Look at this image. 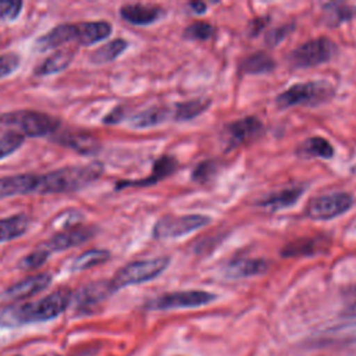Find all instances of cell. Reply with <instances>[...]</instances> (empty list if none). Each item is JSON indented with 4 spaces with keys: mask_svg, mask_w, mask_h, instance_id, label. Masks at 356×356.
<instances>
[{
    "mask_svg": "<svg viewBox=\"0 0 356 356\" xmlns=\"http://www.w3.org/2000/svg\"><path fill=\"white\" fill-rule=\"evenodd\" d=\"M49 250L46 248H43L42 245L29 252L26 256H24L19 261H18V267L19 268H24V270H35V268H39L40 266H43L47 259H49Z\"/></svg>",
    "mask_w": 356,
    "mask_h": 356,
    "instance_id": "cell-33",
    "label": "cell"
},
{
    "mask_svg": "<svg viewBox=\"0 0 356 356\" xmlns=\"http://www.w3.org/2000/svg\"><path fill=\"white\" fill-rule=\"evenodd\" d=\"M261 131H263L261 121L253 115H249L227 124L224 127L222 136H224L227 149L231 150L239 145L253 140L261 134Z\"/></svg>",
    "mask_w": 356,
    "mask_h": 356,
    "instance_id": "cell-10",
    "label": "cell"
},
{
    "mask_svg": "<svg viewBox=\"0 0 356 356\" xmlns=\"http://www.w3.org/2000/svg\"><path fill=\"white\" fill-rule=\"evenodd\" d=\"M210 222V217L203 214L164 216L157 220L153 227L156 239H178L195 232Z\"/></svg>",
    "mask_w": 356,
    "mask_h": 356,
    "instance_id": "cell-9",
    "label": "cell"
},
{
    "mask_svg": "<svg viewBox=\"0 0 356 356\" xmlns=\"http://www.w3.org/2000/svg\"><path fill=\"white\" fill-rule=\"evenodd\" d=\"M171 259L168 256H159L153 259L131 261L124 267H121L110 280L111 288L115 292L129 285H138V284L152 281L165 271Z\"/></svg>",
    "mask_w": 356,
    "mask_h": 356,
    "instance_id": "cell-4",
    "label": "cell"
},
{
    "mask_svg": "<svg viewBox=\"0 0 356 356\" xmlns=\"http://www.w3.org/2000/svg\"><path fill=\"white\" fill-rule=\"evenodd\" d=\"M334 93H335L334 86L325 81L300 82L281 92L275 99V104L281 110L296 107V106L316 107L330 102Z\"/></svg>",
    "mask_w": 356,
    "mask_h": 356,
    "instance_id": "cell-3",
    "label": "cell"
},
{
    "mask_svg": "<svg viewBox=\"0 0 356 356\" xmlns=\"http://www.w3.org/2000/svg\"><path fill=\"white\" fill-rule=\"evenodd\" d=\"M24 142V136L17 132H8L0 138V160L17 152Z\"/></svg>",
    "mask_w": 356,
    "mask_h": 356,
    "instance_id": "cell-34",
    "label": "cell"
},
{
    "mask_svg": "<svg viewBox=\"0 0 356 356\" xmlns=\"http://www.w3.org/2000/svg\"><path fill=\"white\" fill-rule=\"evenodd\" d=\"M95 235V228L92 227H78L72 229H67L64 232L53 235L46 243L42 246L46 248L49 252H61L70 248H74L79 243L86 242Z\"/></svg>",
    "mask_w": 356,
    "mask_h": 356,
    "instance_id": "cell-13",
    "label": "cell"
},
{
    "mask_svg": "<svg viewBox=\"0 0 356 356\" xmlns=\"http://www.w3.org/2000/svg\"><path fill=\"white\" fill-rule=\"evenodd\" d=\"M211 102L206 97H197L191 99L186 102L177 103L174 107V120L175 121H191L200 114H203L209 107Z\"/></svg>",
    "mask_w": 356,
    "mask_h": 356,
    "instance_id": "cell-27",
    "label": "cell"
},
{
    "mask_svg": "<svg viewBox=\"0 0 356 356\" xmlns=\"http://www.w3.org/2000/svg\"><path fill=\"white\" fill-rule=\"evenodd\" d=\"M355 15V8L342 3H330L324 7V18L328 26H338L345 21L352 19Z\"/></svg>",
    "mask_w": 356,
    "mask_h": 356,
    "instance_id": "cell-31",
    "label": "cell"
},
{
    "mask_svg": "<svg viewBox=\"0 0 356 356\" xmlns=\"http://www.w3.org/2000/svg\"><path fill=\"white\" fill-rule=\"evenodd\" d=\"M14 356H19V355H14Z\"/></svg>",
    "mask_w": 356,
    "mask_h": 356,
    "instance_id": "cell-45",
    "label": "cell"
},
{
    "mask_svg": "<svg viewBox=\"0 0 356 356\" xmlns=\"http://www.w3.org/2000/svg\"><path fill=\"white\" fill-rule=\"evenodd\" d=\"M71 300L72 292L67 288H61L39 300L10 306L0 313V325L14 328L53 320L68 307Z\"/></svg>",
    "mask_w": 356,
    "mask_h": 356,
    "instance_id": "cell-1",
    "label": "cell"
},
{
    "mask_svg": "<svg viewBox=\"0 0 356 356\" xmlns=\"http://www.w3.org/2000/svg\"><path fill=\"white\" fill-rule=\"evenodd\" d=\"M217 171V164L213 160H204L202 163H199L193 171H192V179L195 182H200L204 184L209 179H211V177L216 174Z\"/></svg>",
    "mask_w": 356,
    "mask_h": 356,
    "instance_id": "cell-35",
    "label": "cell"
},
{
    "mask_svg": "<svg viewBox=\"0 0 356 356\" xmlns=\"http://www.w3.org/2000/svg\"><path fill=\"white\" fill-rule=\"evenodd\" d=\"M122 115H124L122 108L117 107L108 115H106L103 121H104V124H117V122H120L122 120Z\"/></svg>",
    "mask_w": 356,
    "mask_h": 356,
    "instance_id": "cell-39",
    "label": "cell"
},
{
    "mask_svg": "<svg viewBox=\"0 0 356 356\" xmlns=\"http://www.w3.org/2000/svg\"><path fill=\"white\" fill-rule=\"evenodd\" d=\"M178 164L177 160L171 156H161L159 157L154 164H153V170L152 174L147 175L143 179H138V181H121L115 185L117 189H122L125 186H149V185H154L156 182L164 179L165 177L171 175L175 170H177Z\"/></svg>",
    "mask_w": 356,
    "mask_h": 356,
    "instance_id": "cell-16",
    "label": "cell"
},
{
    "mask_svg": "<svg viewBox=\"0 0 356 356\" xmlns=\"http://www.w3.org/2000/svg\"><path fill=\"white\" fill-rule=\"evenodd\" d=\"M264 25H266V19H263V18H259V19L252 21V22L249 24V28H250V33H252V36L257 35V33L264 28Z\"/></svg>",
    "mask_w": 356,
    "mask_h": 356,
    "instance_id": "cell-40",
    "label": "cell"
},
{
    "mask_svg": "<svg viewBox=\"0 0 356 356\" xmlns=\"http://www.w3.org/2000/svg\"><path fill=\"white\" fill-rule=\"evenodd\" d=\"M128 47V42L124 39H114L100 47H97L90 54V61L93 64H106L114 61L120 54H122Z\"/></svg>",
    "mask_w": 356,
    "mask_h": 356,
    "instance_id": "cell-29",
    "label": "cell"
},
{
    "mask_svg": "<svg viewBox=\"0 0 356 356\" xmlns=\"http://www.w3.org/2000/svg\"><path fill=\"white\" fill-rule=\"evenodd\" d=\"M268 270V263L263 259H239L231 261L224 268L227 278H248L261 275Z\"/></svg>",
    "mask_w": 356,
    "mask_h": 356,
    "instance_id": "cell-19",
    "label": "cell"
},
{
    "mask_svg": "<svg viewBox=\"0 0 356 356\" xmlns=\"http://www.w3.org/2000/svg\"><path fill=\"white\" fill-rule=\"evenodd\" d=\"M22 8L21 1H10V0H0V21H11L15 19Z\"/></svg>",
    "mask_w": 356,
    "mask_h": 356,
    "instance_id": "cell-37",
    "label": "cell"
},
{
    "mask_svg": "<svg viewBox=\"0 0 356 356\" xmlns=\"http://www.w3.org/2000/svg\"><path fill=\"white\" fill-rule=\"evenodd\" d=\"M51 284V275L49 273H40L31 277H26L13 285H10L4 293L3 298L7 300H19L29 298L32 295L39 293L40 291L46 289Z\"/></svg>",
    "mask_w": 356,
    "mask_h": 356,
    "instance_id": "cell-11",
    "label": "cell"
},
{
    "mask_svg": "<svg viewBox=\"0 0 356 356\" xmlns=\"http://www.w3.org/2000/svg\"><path fill=\"white\" fill-rule=\"evenodd\" d=\"M103 172L100 161H92L82 165L63 167L43 175H38L36 193H67L85 188L96 181Z\"/></svg>",
    "mask_w": 356,
    "mask_h": 356,
    "instance_id": "cell-2",
    "label": "cell"
},
{
    "mask_svg": "<svg viewBox=\"0 0 356 356\" xmlns=\"http://www.w3.org/2000/svg\"><path fill=\"white\" fill-rule=\"evenodd\" d=\"M0 124L10 127L22 136H44L56 132L60 122L54 117L31 110H18L0 115ZM14 131V132H15Z\"/></svg>",
    "mask_w": 356,
    "mask_h": 356,
    "instance_id": "cell-5",
    "label": "cell"
},
{
    "mask_svg": "<svg viewBox=\"0 0 356 356\" xmlns=\"http://www.w3.org/2000/svg\"><path fill=\"white\" fill-rule=\"evenodd\" d=\"M217 299L216 293L202 289L174 291L159 295L146 302L145 309L152 312L179 310V309H195L213 303Z\"/></svg>",
    "mask_w": 356,
    "mask_h": 356,
    "instance_id": "cell-6",
    "label": "cell"
},
{
    "mask_svg": "<svg viewBox=\"0 0 356 356\" xmlns=\"http://www.w3.org/2000/svg\"><path fill=\"white\" fill-rule=\"evenodd\" d=\"M38 175L35 174H18L0 178V199L17 195L36 193Z\"/></svg>",
    "mask_w": 356,
    "mask_h": 356,
    "instance_id": "cell-15",
    "label": "cell"
},
{
    "mask_svg": "<svg viewBox=\"0 0 356 356\" xmlns=\"http://www.w3.org/2000/svg\"><path fill=\"white\" fill-rule=\"evenodd\" d=\"M68 42H78V24H60L36 40L40 51L56 49Z\"/></svg>",
    "mask_w": 356,
    "mask_h": 356,
    "instance_id": "cell-14",
    "label": "cell"
},
{
    "mask_svg": "<svg viewBox=\"0 0 356 356\" xmlns=\"http://www.w3.org/2000/svg\"><path fill=\"white\" fill-rule=\"evenodd\" d=\"M19 65V57L15 53H6L0 56V78L14 72Z\"/></svg>",
    "mask_w": 356,
    "mask_h": 356,
    "instance_id": "cell-38",
    "label": "cell"
},
{
    "mask_svg": "<svg viewBox=\"0 0 356 356\" xmlns=\"http://www.w3.org/2000/svg\"><path fill=\"white\" fill-rule=\"evenodd\" d=\"M163 14V10L154 6L145 4H125L120 8V15L124 21L132 25H150L156 22Z\"/></svg>",
    "mask_w": 356,
    "mask_h": 356,
    "instance_id": "cell-17",
    "label": "cell"
},
{
    "mask_svg": "<svg viewBox=\"0 0 356 356\" xmlns=\"http://www.w3.org/2000/svg\"><path fill=\"white\" fill-rule=\"evenodd\" d=\"M110 281H96L83 286L76 295V305L79 309H90L95 305L103 302L113 293Z\"/></svg>",
    "mask_w": 356,
    "mask_h": 356,
    "instance_id": "cell-20",
    "label": "cell"
},
{
    "mask_svg": "<svg viewBox=\"0 0 356 356\" xmlns=\"http://www.w3.org/2000/svg\"><path fill=\"white\" fill-rule=\"evenodd\" d=\"M175 356H182V355H175Z\"/></svg>",
    "mask_w": 356,
    "mask_h": 356,
    "instance_id": "cell-44",
    "label": "cell"
},
{
    "mask_svg": "<svg viewBox=\"0 0 356 356\" xmlns=\"http://www.w3.org/2000/svg\"><path fill=\"white\" fill-rule=\"evenodd\" d=\"M325 245L321 238H300L295 239L289 243H286L280 254L281 257H305L316 254L321 250V248Z\"/></svg>",
    "mask_w": 356,
    "mask_h": 356,
    "instance_id": "cell-24",
    "label": "cell"
},
{
    "mask_svg": "<svg viewBox=\"0 0 356 356\" xmlns=\"http://www.w3.org/2000/svg\"><path fill=\"white\" fill-rule=\"evenodd\" d=\"M305 193V185H293L288 188H282L277 192H271L256 202V206L270 210L278 211L282 209H288L293 206Z\"/></svg>",
    "mask_w": 356,
    "mask_h": 356,
    "instance_id": "cell-12",
    "label": "cell"
},
{
    "mask_svg": "<svg viewBox=\"0 0 356 356\" xmlns=\"http://www.w3.org/2000/svg\"><path fill=\"white\" fill-rule=\"evenodd\" d=\"M96 355V349H89V350H83L81 353H78L76 356H95Z\"/></svg>",
    "mask_w": 356,
    "mask_h": 356,
    "instance_id": "cell-42",
    "label": "cell"
},
{
    "mask_svg": "<svg viewBox=\"0 0 356 356\" xmlns=\"http://www.w3.org/2000/svg\"><path fill=\"white\" fill-rule=\"evenodd\" d=\"M168 117V108L165 107H150L131 117V127L136 129H145L161 124Z\"/></svg>",
    "mask_w": 356,
    "mask_h": 356,
    "instance_id": "cell-28",
    "label": "cell"
},
{
    "mask_svg": "<svg viewBox=\"0 0 356 356\" xmlns=\"http://www.w3.org/2000/svg\"><path fill=\"white\" fill-rule=\"evenodd\" d=\"M295 25L293 24H285L281 26H277L274 29H271L267 35H266V43L268 46H277L280 44L292 31H293Z\"/></svg>",
    "mask_w": 356,
    "mask_h": 356,
    "instance_id": "cell-36",
    "label": "cell"
},
{
    "mask_svg": "<svg viewBox=\"0 0 356 356\" xmlns=\"http://www.w3.org/2000/svg\"><path fill=\"white\" fill-rule=\"evenodd\" d=\"M54 140L63 146H67L81 154H95L100 149V142L90 134H78V132H64L57 135Z\"/></svg>",
    "mask_w": 356,
    "mask_h": 356,
    "instance_id": "cell-18",
    "label": "cell"
},
{
    "mask_svg": "<svg viewBox=\"0 0 356 356\" xmlns=\"http://www.w3.org/2000/svg\"><path fill=\"white\" fill-rule=\"evenodd\" d=\"M350 314H352V316H356V305L350 309Z\"/></svg>",
    "mask_w": 356,
    "mask_h": 356,
    "instance_id": "cell-43",
    "label": "cell"
},
{
    "mask_svg": "<svg viewBox=\"0 0 356 356\" xmlns=\"http://www.w3.org/2000/svg\"><path fill=\"white\" fill-rule=\"evenodd\" d=\"M113 26L107 21H92L78 24V43L89 46L110 36Z\"/></svg>",
    "mask_w": 356,
    "mask_h": 356,
    "instance_id": "cell-21",
    "label": "cell"
},
{
    "mask_svg": "<svg viewBox=\"0 0 356 356\" xmlns=\"http://www.w3.org/2000/svg\"><path fill=\"white\" fill-rule=\"evenodd\" d=\"M216 29L211 24L204 21H196L185 28L184 38L188 40H207L214 35Z\"/></svg>",
    "mask_w": 356,
    "mask_h": 356,
    "instance_id": "cell-32",
    "label": "cell"
},
{
    "mask_svg": "<svg viewBox=\"0 0 356 356\" xmlns=\"http://www.w3.org/2000/svg\"><path fill=\"white\" fill-rule=\"evenodd\" d=\"M296 154L303 159L328 160L334 156V147L327 139L321 136H312L299 143Z\"/></svg>",
    "mask_w": 356,
    "mask_h": 356,
    "instance_id": "cell-22",
    "label": "cell"
},
{
    "mask_svg": "<svg viewBox=\"0 0 356 356\" xmlns=\"http://www.w3.org/2000/svg\"><path fill=\"white\" fill-rule=\"evenodd\" d=\"M74 49H60L56 53H53L51 56H49L47 58H44L35 70V75L36 76H44V75H51V74H57L61 72L63 70H65L72 58H74Z\"/></svg>",
    "mask_w": 356,
    "mask_h": 356,
    "instance_id": "cell-23",
    "label": "cell"
},
{
    "mask_svg": "<svg viewBox=\"0 0 356 356\" xmlns=\"http://www.w3.org/2000/svg\"><path fill=\"white\" fill-rule=\"evenodd\" d=\"M352 206L353 196L349 192H330L312 197L305 207V214L310 220L328 221L346 213Z\"/></svg>",
    "mask_w": 356,
    "mask_h": 356,
    "instance_id": "cell-8",
    "label": "cell"
},
{
    "mask_svg": "<svg viewBox=\"0 0 356 356\" xmlns=\"http://www.w3.org/2000/svg\"><path fill=\"white\" fill-rule=\"evenodd\" d=\"M275 67V61L273 57L266 53V51H256L249 56H246L241 64L239 68L243 74L249 75H260V74H267L273 71Z\"/></svg>",
    "mask_w": 356,
    "mask_h": 356,
    "instance_id": "cell-25",
    "label": "cell"
},
{
    "mask_svg": "<svg viewBox=\"0 0 356 356\" xmlns=\"http://www.w3.org/2000/svg\"><path fill=\"white\" fill-rule=\"evenodd\" d=\"M337 51V44L331 39L316 38L293 49L288 61L292 68H312L330 61Z\"/></svg>",
    "mask_w": 356,
    "mask_h": 356,
    "instance_id": "cell-7",
    "label": "cell"
},
{
    "mask_svg": "<svg viewBox=\"0 0 356 356\" xmlns=\"http://www.w3.org/2000/svg\"><path fill=\"white\" fill-rule=\"evenodd\" d=\"M110 259V252L106 249H89L81 253L71 263L72 271H82L86 268H92L97 264H103Z\"/></svg>",
    "mask_w": 356,
    "mask_h": 356,
    "instance_id": "cell-30",
    "label": "cell"
},
{
    "mask_svg": "<svg viewBox=\"0 0 356 356\" xmlns=\"http://www.w3.org/2000/svg\"><path fill=\"white\" fill-rule=\"evenodd\" d=\"M29 227V217L26 214H14L0 220V243L19 238Z\"/></svg>",
    "mask_w": 356,
    "mask_h": 356,
    "instance_id": "cell-26",
    "label": "cell"
},
{
    "mask_svg": "<svg viewBox=\"0 0 356 356\" xmlns=\"http://www.w3.org/2000/svg\"><path fill=\"white\" fill-rule=\"evenodd\" d=\"M189 7L192 10V13H196V14H203L206 11V4L202 3V1H192L189 3Z\"/></svg>",
    "mask_w": 356,
    "mask_h": 356,
    "instance_id": "cell-41",
    "label": "cell"
}]
</instances>
